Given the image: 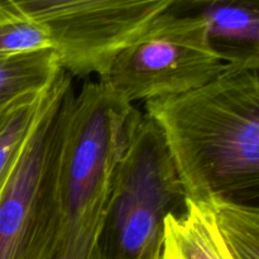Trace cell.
<instances>
[{"label":"cell","instance_id":"6da1fadb","mask_svg":"<svg viewBox=\"0 0 259 259\" xmlns=\"http://www.w3.org/2000/svg\"><path fill=\"white\" fill-rule=\"evenodd\" d=\"M186 199L259 211V58L229 63L206 85L146 103Z\"/></svg>","mask_w":259,"mask_h":259},{"label":"cell","instance_id":"7a4b0ae2","mask_svg":"<svg viewBox=\"0 0 259 259\" xmlns=\"http://www.w3.org/2000/svg\"><path fill=\"white\" fill-rule=\"evenodd\" d=\"M141 114L100 81L68 96L55 161L61 232L100 238L116 167Z\"/></svg>","mask_w":259,"mask_h":259},{"label":"cell","instance_id":"3957f363","mask_svg":"<svg viewBox=\"0 0 259 259\" xmlns=\"http://www.w3.org/2000/svg\"><path fill=\"white\" fill-rule=\"evenodd\" d=\"M186 195L158 124L142 113L116 167L99 245L103 259H139L163 237L168 215L186 207Z\"/></svg>","mask_w":259,"mask_h":259},{"label":"cell","instance_id":"277c9868","mask_svg":"<svg viewBox=\"0 0 259 259\" xmlns=\"http://www.w3.org/2000/svg\"><path fill=\"white\" fill-rule=\"evenodd\" d=\"M227 66L210 43L204 19L172 8L121 48L99 81L128 103H147L196 90Z\"/></svg>","mask_w":259,"mask_h":259},{"label":"cell","instance_id":"5b68a950","mask_svg":"<svg viewBox=\"0 0 259 259\" xmlns=\"http://www.w3.org/2000/svg\"><path fill=\"white\" fill-rule=\"evenodd\" d=\"M182 0H0V18L42 25L71 76L105 71L111 58Z\"/></svg>","mask_w":259,"mask_h":259},{"label":"cell","instance_id":"8992f818","mask_svg":"<svg viewBox=\"0 0 259 259\" xmlns=\"http://www.w3.org/2000/svg\"><path fill=\"white\" fill-rule=\"evenodd\" d=\"M72 91L71 75L61 70L47 108L0 192V259H47L57 242L55 161Z\"/></svg>","mask_w":259,"mask_h":259},{"label":"cell","instance_id":"52a82bcc","mask_svg":"<svg viewBox=\"0 0 259 259\" xmlns=\"http://www.w3.org/2000/svg\"><path fill=\"white\" fill-rule=\"evenodd\" d=\"M176 7L204 19L210 43L228 65L259 58V0H182Z\"/></svg>","mask_w":259,"mask_h":259},{"label":"cell","instance_id":"ba28073f","mask_svg":"<svg viewBox=\"0 0 259 259\" xmlns=\"http://www.w3.org/2000/svg\"><path fill=\"white\" fill-rule=\"evenodd\" d=\"M161 259H234L210 204L187 199L184 211L166 218Z\"/></svg>","mask_w":259,"mask_h":259},{"label":"cell","instance_id":"9c48e42d","mask_svg":"<svg viewBox=\"0 0 259 259\" xmlns=\"http://www.w3.org/2000/svg\"><path fill=\"white\" fill-rule=\"evenodd\" d=\"M53 83L43 93L27 95L0 109V192L47 108Z\"/></svg>","mask_w":259,"mask_h":259},{"label":"cell","instance_id":"30bf717a","mask_svg":"<svg viewBox=\"0 0 259 259\" xmlns=\"http://www.w3.org/2000/svg\"><path fill=\"white\" fill-rule=\"evenodd\" d=\"M62 70L55 50L0 57V109L47 90Z\"/></svg>","mask_w":259,"mask_h":259},{"label":"cell","instance_id":"8fae6325","mask_svg":"<svg viewBox=\"0 0 259 259\" xmlns=\"http://www.w3.org/2000/svg\"><path fill=\"white\" fill-rule=\"evenodd\" d=\"M234 259H259V211L233 202H206Z\"/></svg>","mask_w":259,"mask_h":259},{"label":"cell","instance_id":"7c38bea8","mask_svg":"<svg viewBox=\"0 0 259 259\" xmlns=\"http://www.w3.org/2000/svg\"><path fill=\"white\" fill-rule=\"evenodd\" d=\"M45 50H53V42L42 25L23 18H0V57Z\"/></svg>","mask_w":259,"mask_h":259},{"label":"cell","instance_id":"4fadbf2b","mask_svg":"<svg viewBox=\"0 0 259 259\" xmlns=\"http://www.w3.org/2000/svg\"><path fill=\"white\" fill-rule=\"evenodd\" d=\"M99 239L68 235L60 230L57 242L47 259H103Z\"/></svg>","mask_w":259,"mask_h":259},{"label":"cell","instance_id":"5bb4252c","mask_svg":"<svg viewBox=\"0 0 259 259\" xmlns=\"http://www.w3.org/2000/svg\"><path fill=\"white\" fill-rule=\"evenodd\" d=\"M162 244H163V237L154 240L152 244H149L148 247L146 248V250L142 253L139 259H161Z\"/></svg>","mask_w":259,"mask_h":259}]
</instances>
